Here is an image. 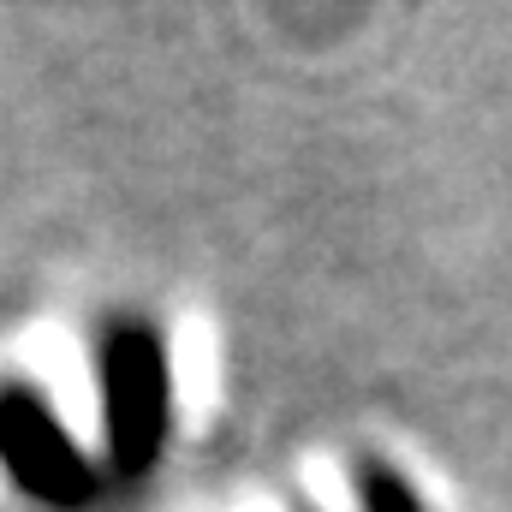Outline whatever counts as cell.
<instances>
[{
	"mask_svg": "<svg viewBox=\"0 0 512 512\" xmlns=\"http://www.w3.org/2000/svg\"><path fill=\"white\" fill-rule=\"evenodd\" d=\"M102 429L120 477H143L167 441V352L149 322H120L102 340Z\"/></svg>",
	"mask_w": 512,
	"mask_h": 512,
	"instance_id": "obj_1",
	"label": "cell"
},
{
	"mask_svg": "<svg viewBox=\"0 0 512 512\" xmlns=\"http://www.w3.org/2000/svg\"><path fill=\"white\" fill-rule=\"evenodd\" d=\"M0 465L24 495H36L48 507H84L90 489H96L84 453L66 441L54 411L24 387L0 393Z\"/></svg>",
	"mask_w": 512,
	"mask_h": 512,
	"instance_id": "obj_2",
	"label": "cell"
},
{
	"mask_svg": "<svg viewBox=\"0 0 512 512\" xmlns=\"http://www.w3.org/2000/svg\"><path fill=\"white\" fill-rule=\"evenodd\" d=\"M364 507L370 512H417V501H411V489H405L393 471L370 465V471H364Z\"/></svg>",
	"mask_w": 512,
	"mask_h": 512,
	"instance_id": "obj_3",
	"label": "cell"
}]
</instances>
